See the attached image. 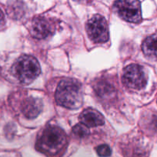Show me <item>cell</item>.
I'll use <instances>...</instances> for the list:
<instances>
[{
	"mask_svg": "<svg viewBox=\"0 0 157 157\" xmlns=\"http://www.w3.org/2000/svg\"><path fill=\"white\" fill-rule=\"evenodd\" d=\"M65 132L56 126L46 127L37 139L35 147L41 153L50 157H59L67 147Z\"/></svg>",
	"mask_w": 157,
	"mask_h": 157,
	"instance_id": "6da1fadb",
	"label": "cell"
},
{
	"mask_svg": "<svg viewBox=\"0 0 157 157\" xmlns=\"http://www.w3.org/2000/svg\"><path fill=\"white\" fill-rule=\"evenodd\" d=\"M82 86L73 79H63L58 84L55 91V101L58 105L69 109H77L83 104Z\"/></svg>",
	"mask_w": 157,
	"mask_h": 157,
	"instance_id": "7a4b0ae2",
	"label": "cell"
},
{
	"mask_svg": "<svg viewBox=\"0 0 157 157\" xmlns=\"http://www.w3.org/2000/svg\"><path fill=\"white\" fill-rule=\"evenodd\" d=\"M41 72L38 61L30 55H22L12 65V73L19 83H32Z\"/></svg>",
	"mask_w": 157,
	"mask_h": 157,
	"instance_id": "3957f363",
	"label": "cell"
},
{
	"mask_svg": "<svg viewBox=\"0 0 157 157\" xmlns=\"http://www.w3.org/2000/svg\"><path fill=\"white\" fill-rule=\"evenodd\" d=\"M114 10L120 18L129 22L139 23L142 20L139 0H117L114 3Z\"/></svg>",
	"mask_w": 157,
	"mask_h": 157,
	"instance_id": "277c9868",
	"label": "cell"
},
{
	"mask_svg": "<svg viewBox=\"0 0 157 157\" xmlns=\"http://www.w3.org/2000/svg\"><path fill=\"white\" fill-rule=\"evenodd\" d=\"M88 35L94 42L103 43L109 40V27L106 20L100 15H95L86 25Z\"/></svg>",
	"mask_w": 157,
	"mask_h": 157,
	"instance_id": "5b68a950",
	"label": "cell"
},
{
	"mask_svg": "<svg viewBox=\"0 0 157 157\" xmlns=\"http://www.w3.org/2000/svg\"><path fill=\"white\" fill-rule=\"evenodd\" d=\"M122 79L126 87L134 90H140L146 86L147 76L141 65L132 64L123 70Z\"/></svg>",
	"mask_w": 157,
	"mask_h": 157,
	"instance_id": "8992f818",
	"label": "cell"
},
{
	"mask_svg": "<svg viewBox=\"0 0 157 157\" xmlns=\"http://www.w3.org/2000/svg\"><path fill=\"white\" fill-rule=\"evenodd\" d=\"M31 35L37 39H43L52 35L55 31V23L48 17H35L29 23Z\"/></svg>",
	"mask_w": 157,
	"mask_h": 157,
	"instance_id": "52a82bcc",
	"label": "cell"
},
{
	"mask_svg": "<svg viewBox=\"0 0 157 157\" xmlns=\"http://www.w3.org/2000/svg\"><path fill=\"white\" fill-rule=\"evenodd\" d=\"M82 124L88 127H96L104 124V117L97 110L92 108H88L83 110L79 116Z\"/></svg>",
	"mask_w": 157,
	"mask_h": 157,
	"instance_id": "ba28073f",
	"label": "cell"
},
{
	"mask_svg": "<svg viewBox=\"0 0 157 157\" xmlns=\"http://www.w3.org/2000/svg\"><path fill=\"white\" fill-rule=\"evenodd\" d=\"M42 102L40 99L35 98H28L23 101L22 111L24 116L29 119L36 117L42 111Z\"/></svg>",
	"mask_w": 157,
	"mask_h": 157,
	"instance_id": "9c48e42d",
	"label": "cell"
},
{
	"mask_svg": "<svg viewBox=\"0 0 157 157\" xmlns=\"http://www.w3.org/2000/svg\"><path fill=\"white\" fill-rule=\"evenodd\" d=\"M145 55L151 58H157V34L147 37L142 44Z\"/></svg>",
	"mask_w": 157,
	"mask_h": 157,
	"instance_id": "30bf717a",
	"label": "cell"
},
{
	"mask_svg": "<svg viewBox=\"0 0 157 157\" xmlns=\"http://www.w3.org/2000/svg\"><path fill=\"white\" fill-rule=\"evenodd\" d=\"M95 90L98 96L103 99L110 98L115 94V90H114L113 87L110 84L105 82V81L97 83L95 84Z\"/></svg>",
	"mask_w": 157,
	"mask_h": 157,
	"instance_id": "8fae6325",
	"label": "cell"
},
{
	"mask_svg": "<svg viewBox=\"0 0 157 157\" xmlns=\"http://www.w3.org/2000/svg\"><path fill=\"white\" fill-rule=\"evenodd\" d=\"M72 133L78 137L83 138L89 134V130L87 126L81 123V124L74 126V127L72 128Z\"/></svg>",
	"mask_w": 157,
	"mask_h": 157,
	"instance_id": "7c38bea8",
	"label": "cell"
},
{
	"mask_svg": "<svg viewBox=\"0 0 157 157\" xmlns=\"http://www.w3.org/2000/svg\"><path fill=\"white\" fill-rule=\"evenodd\" d=\"M95 150H96L98 156L100 157H109L111 156V153H112L110 147L106 144L99 146L96 147Z\"/></svg>",
	"mask_w": 157,
	"mask_h": 157,
	"instance_id": "4fadbf2b",
	"label": "cell"
},
{
	"mask_svg": "<svg viewBox=\"0 0 157 157\" xmlns=\"http://www.w3.org/2000/svg\"><path fill=\"white\" fill-rule=\"evenodd\" d=\"M4 23H5L4 14H3L2 11L1 10V9H0V28L4 25Z\"/></svg>",
	"mask_w": 157,
	"mask_h": 157,
	"instance_id": "5bb4252c",
	"label": "cell"
},
{
	"mask_svg": "<svg viewBox=\"0 0 157 157\" xmlns=\"http://www.w3.org/2000/svg\"><path fill=\"white\" fill-rule=\"evenodd\" d=\"M75 1L79 2H88L91 1V0H75Z\"/></svg>",
	"mask_w": 157,
	"mask_h": 157,
	"instance_id": "9a60e30c",
	"label": "cell"
}]
</instances>
